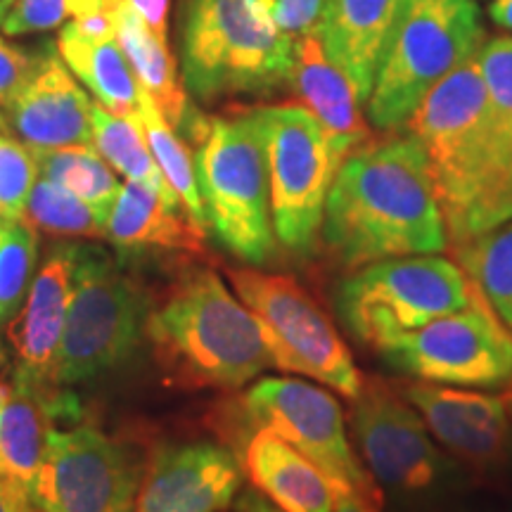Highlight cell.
<instances>
[{
	"mask_svg": "<svg viewBox=\"0 0 512 512\" xmlns=\"http://www.w3.org/2000/svg\"><path fill=\"white\" fill-rule=\"evenodd\" d=\"M325 245L349 271L396 256L444 252L446 221L413 133L370 138L344 159L323 214Z\"/></svg>",
	"mask_w": 512,
	"mask_h": 512,
	"instance_id": "6da1fadb",
	"label": "cell"
},
{
	"mask_svg": "<svg viewBox=\"0 0 512 512\" xmlns=\"http://www.w3.org/2000/svg\"><path fill=\"white\" fill-rule=\"evenodd\" d=\"M406 126L427 155L448 245L512 221V138L491 107L477 55L437 83Z\"/></svg>",
	"mask_w": 512,
	"mask_h": 512,
	"instance_id": "7a4b0ae2",
	"label": "cell"
},
{
	"mask_svg": "<svg viewBox=\"0 0 512 512\" xmlns=\"http://www.w3.org/2000/svg\"><path fill=\"white\" fill-rule=\"evenodd\" d=\"M145 337L164 382L240 389L273 366L264 330L214 268H188L147 313Z\"/></svg>",
	"mask_w": 512,
	"mask_h": 512,
	"instance_id": "3957f363",
	"label": "cell"
},
{
	"mask_svg": "<svg viewBox=\"0 0 512 512\" xmlns=\"http://www.w3.org/2000/svg\"><path fill=\"white\" fill-rule=\"evenodd\" d=\"M183 83L200 100L292 83L294 41L256 0H185Z\"/></svg>",
	"mask_w": 512,
	"mask_h": 512,
	"instance_id": "277c9868",
	"label": "cell"
},
{
	"mask_svg": "<svg viewBox=\"0 0 512 512\" xmlns=\"http://www.w3.org/2000/svg\"><path fill=\"white\" fill-rule=\"evenodd\" d=\"M482 41L475 0H403L366 102L370 126H406L432 88L475 57Z\"/></svg>",
	"mask_w": 512,
	"mask_h": 512,
	"instance_id": "5b68a950",
	"label": "cell"
},
{
	"mask_svg": "<svg viewBox=\"0 0 512 512\" xmlns=\"http://www.w3.org/2000/svg\"><path fill=\"white\" fill-rule=\"evenodd\" d=\"M197 143V183L211 230L240 261L266 264L278 249V238L259 114L252 110L211 119Z\"/></svg>",
	"mask_w": 512,
	"mask_h": 512,
	"instance_id": "8992f818",
	"label": "cell"
},
{
	"mask_svg": "<svg viewBox=\"0 0 512 512\" xmlns=\"http://www.w3.org/2000/svg\"><path fill=\"white\" fill-rule=\"evenodd\" d=\"M475 299L456 261L437 254L396 256L356 268L335 290V309L356 342L380 349Z\"/></svg>",
	"mask_w": 512,
	"mask_h": 512,
	"instance_id": "52a82bcc",
	"label": "cell"
},
{
	"mask_svg": "<svg viewBox=\"0 0 512 512\" xmlns=\"http://www.w3.org/2000/svg\"><path fill=\"white\" fill-rule=\"evenodd\" d=\"M147 313L136 278L102 247L79 245L53 382L72 387L119 368L145 335Z\"/></svg>",
	"mask_w": 512,
	"mask_h": 512,
	"instance_id": "ba28073f",
	"label": "cell"
},
{
	"mask_svg": "<svg viewBox=\"0 0 512 512\" xmlns=\"http://www.w3.org/2000/svg\"><path fill=\"white\" fill-rule=\"evenodd\" d=\"M226 278L264 330L273 366L304 375L347 399L361 392L363 375L328 313L292 275L259 268H226Z\"/></svg>",
	"mask_w": 512,
	"mask_h": 512,
	"instance_id": "9c48e42d",
	"label": "cell"
},
{
	"mask_svg": "<svg viewBox=\"0 0 512 512\" xmlns=\"http://www.w3.org/2000/svg\"><path fill=\"white\" fill-rule=\"evenodd\" d=\"M349 425L363 467L396 503L437 501L458 484V467L434 444L422 415L396 384L363 377Z\"/></svg>",
	"mask_w": 512,
	"mask_h": 512,
	"instance_id": "30bf717a",
	"label": "cell"
},
{
	"mask_svg": "<svg viewBox=\"0 0 512 512\" xmlns=\"http://www.w3.org/2000/svg\"><path fill=\"white\" fill-rule=\"evenodd\" d=\"M256 114L266 138L275 238L287 252L306 256L318 245L325 200L342 162L304 105L259 107Z\"/></svg>",
	"mask_w": 512,
	"mask_h": 512,
	"instance_id": "8fae6325",
	"label": "cell"
},
{
	"mask_svg": "<svg viewBox=\"0 0 512 512\" xmlns=\"http://www.w3.org/2000/svg\"><path fill=\"white\" fill-rule=\"evenodd\" d=\"M240 434L266 427L304 453L328 477L332 491L354 489L384 503L347 434L339 401L302 377H261L240 399ZM247 434V437H249Z\"/></svg>",
	"mask_w": 512,
	"mask_h": 512,
	"instance_id": "7c38bea8",
	"label": "cell"
},
{
	"mask_svg": "<svg viewBox=\"0 0 512 512\" xmlns=\"http://www.w3.org/2000/svg\"><path fill=\"white\" fill-rule=\"evenodd\" d=\"M377 351L420 382L486 392L512 387V332L477 287L470 306L389 339Z\"/></svg>",
	"mask_w": 512,
	"mask_h": 512,
	"instance_id": "4fadbf2b",
	"label": "cell"
},
{
	"mask_svg": "<svg viewBox=\"0 0 512 512\" xmlns=\"http://www.w3.org/2000/svg\"><path fill=\"white\" fill-rule=\"evenodd\" d=\"M147 463L95 425L48 432L31 489L38 512H133Z\"/></svg>",
	"mask_w": 512,
	"mask_h": 512,
	"instance_id": "5bb4252c",
	"label": "cell"
},
{
	"mask_svg": "<svg viewBox=\"0 0 512 512\" xmlns=\"http://www.w3.org/2000/svg\"><path fill=\"white\" fill-rule=\"evenodd\" d=\"M238 453L216 441H181L147 460L133 512H226L242 486Z\"/></svg>",
	"mask_w": 512,
	"mask_h": 512,
	"instance_id": "9a60e30c",
	"label": "cell"
},
{
	"mask_svg": "<svg viewBox=\"0 0 512 512\" xmlns=\"http://www.w3.org/2000/svg\"><path fill=\"white\" fill-rule=\"evenodd\" d=\"M396 387L451 456L475 470H498L508 463L512 420L503 396L420 380Z\"/></svg>",
	"mask_w": 512,
	"mask_h": 512,
	"instance_id": "2e32d148",
	"label": "cell"
},
{
	"mask_svg": "<svg viewBox=\"0 0 512 512\" xmlns=\"http://www.w3.org/2000/svg\"><path fill=\"white\" fill-rule=\"evenodd\" d=\"M79 245H57L34 275L27 299L10 320L8 339L17 356V380L50 387L64 323L74 292ZM57 387V384H55Z\"/></svg>",
	"mask_w": 512,
	"mask_h": 512,
	"instance_id": "e0dca14e",
	"label": "cell"
},
{
	"mask_svg": "<svg viewBox=\"0 0 512 512\" xmlns=\"http://www.w3.org/2000/svg\"><path fill=\"white\" fill-rule=\"evenodd\" d=\"M93 105L53 48L43 50L29 86L3 112L31 150L93 145Z\"/></svg>",
	"mask_w": 512,
	"mask_h": 512,
	"instance_id": "ac0fdd59",
	"label": "cell"
},
{
	"mask_svg": "<svg viewBox=\"0 0 512 512\" xmlns=\"http://www.w3.org/2000/svg\"><path fill=\"white\" fill-rule=\"evenodd\" d=\"M292 86L302 105L323 126L339 162L344 164L351 152L368 143L370 131L361 112L363 102L349 76L325 53L318 34L294 41Z\"/></svg>",
	"mask_w": 512,
	"mask_h": 512,
	"instance_id": "d6986e66",
	"label": "cell"
},
{
	"mask_svg": "<svg viewBox=\"0 0 512 512\" xmlns=\"http://www.w3.org/2000/svg\"><path fill=\"white\" fill-rule=\"evenodd\" d=\"M252 489L283 512H332L335 491L328 477L304 453L259 427L238 451Z\"/></svg>",
	"mask_w": 512,
	"mask_h": 512,
	"instance_id": "ffe728a7",
	"label": "cell"
},
{
	"mask_svg": "<svg viewBox=\"0 0 512 512\" xmlns=\"http://www.w3.org/2000/svg\"><path fill=\"white\" fill-rule=\"evenodd\" d=\"M403 0H332L320 43L366 105Z\"/></svg>",
	"mask_w": 512,
	"mask_h": 512,
	"instance_id": "44dd1931",
	"label": "cell"
},
{
	"mask_svg": "<svg viewBox=\"0 0 512 512\" xmlns=\"http://www.w3.org/2000/svg\"><path fill=\"white\" fill-rule=\"evenodd\" d=\"M114 31H117L121 50L136 72L138 83L155 100L162 117L176 131H185V136L200 140L209 121L192 110L183 76L178 74L176 60L166 48V41L147 29V24L126 0H121L114 8Z\"/></svg>",
	"mask_w": 512,
	"mask_h": 512,
	"instance_id": "7402d4cb",
	"label": "cell"
},
{
	"mask_svg": "<svg viewBox=\"0 0 512 512\" xmlns=\"http://www.w3.org/2000/svg\"><path fill=\"white\" fill-rule=\"evenodd\" d=\"M107 240L119 249H162V252L204 254V228L145 185L126 181L107 216Z\"/></svg>",
	"mask_w": 512,
	"mask_h": 512,
	"instance_id": "603a6c76",
	"label": "cell"
},
{
	"mask_svg": "<svg viewBox=\"0 0 512 512\" xmlns=\"http://www.w3.org/2000/svg\"><path fill=\"white\" fill-rule=\"evenodd\" d=\"M8 406L0 413V479H5L19 496L31 501L38 467L46 453L48 432L53 430L50 387L17 380Z\"/></svg>",
	"mask_w": 512,
	"mask_h": 512,
	"instance_id": "cb8c5ba5",
	"label": "cell"
},
{
	"mask_svg": "<svg viewBox=\"0 0 512 512\" xmlns=\"http://www.w3.org/2000/svg\"><path fill=\"white\" fill-rule=\"evenodd\" d=\"M57 53L105 110L140 114V83L117 36L86 38L67 24L57 38Z\"/></svg>",
	"mask_w": 512,
	"mask_h": 512,
	"instance_id": "d4e9b609",
	"label": "cell"
},
{
	"mask_svg": "<svg viewBox=\"0 0 512 512\" xmlns=\"http://www.w3.org/2000/svg\"><path fill=\"white\" fill-rule=\"evenodd\" d=\"M93 145L105 162L126 176L128 181L159 192L169 202L181 204L178 195L166 183L150 145H147L140 114H114L95 102L93 105ZM183 207V204H181Z\"/></svg>",
	"mask_w": 512,
	"mask_h": 512,
	"instance_id": "484cf974",
	"label": "cell"
},
{
	"mask_svg": "<svg viewBox=\"0 0 512 512\" xmlns=\"http://www.w3.org/2000/svg\"><path fill=\"white\" fill-rule=\"evenodd\" d=\"M34 155L38 174L81 197L107 228V216L117 202L121 183L95 145L34 150Z\"/></svg>",
	"mask_w": 512,
	"mask_h": 512,
	"instance_id": "4316f807",
	"label": "cell"
},
{
	"mask_svg": "<svg viewBox=\"0 0 512 512\" xmlns=\"http://www.w3.org/2000/svg\"><path fill=\"white\" fill-rule=\"evenodd\" d=\"M140 121H143V131L150 145L152 155H155L159 169L181 200L185 214L190 216L197 226L207 230V211L200 195V183H197L195 159H192L190 147L183 143L178 131L169 124L159 112L155 100L150 93L140 86Z\"/></svg>",
	"mask_w": 512,
	"mask_h": 512,
	"instance_id": "83f0119b",
	"label": "cell"
},
{
	"mask_svg": "<svg viewBox=\"0 0 512 512\" xmlns=\"http://www.w3.org/2000/svg\"><path fill=\"white\" fill-rule=\"evenodd\" d=\"M458 266L512 332V221L456 245Z\"/></svg>",
	"mask_w": 512,
	"mask_h": 512,
	"instance_id": "f1b7e54d",
	"label": "cell"
},
{
	"mask_svg": "<svg viewBox=\"0 0 512 512\" xmlns=\"http://www.w3.org/2000/svg\"><path fill=\"white\" fill-rule=\"evenodd\" d=\"M22 219L34 230L57 235V238H107L105 223L81 197L43 176H38L31 188Z\"/></svg>",
	"mask_w": 512,
	"mask_h": 512,
	"instance_id": "f546056e",
	"label": "cell"
},
{
	"mask_svg": "<svg viewBox=\"0 0 512 512\" xmlns=\"http://www.w3.org/2000/svg\"><path fill=\"white\" fill-rule=\"evenodd\" d=\"M38 261L36 230L24 219L0 216V328L22 309Z\"/></svg>",
	"mask_w": 512,
	"mask_h": 512,
	"instance_id": "4dcf8cb0",
	"label": "cell"
},
{
	"mask_svg": "<svg viewBox=\"0 0 512 512\" xmlns=\"http://www.w3.org/2000/svg\"><path fill=\"white\" fill-rule=\"evenodd\" d=\"M36 155L22 140L0 131V216L22 219L31 188L38 181Z\"/></svg>",
	"mask_w": 512,
	"mask_h": 512,
	"instance_id": "1f68e13d",
	"label": "cell"
},
{
	"mask_svg": "<svg viewBox=\"0 0 512 512\" xmlns=\"http://www.w3.org/2000/svg\"><path fill=\"white\" fill-rule=\"evenodd\" d=\"M477 64L491 107L512 138V38L498 36L484 43L477 53Z\"/></svg>",
	"mask_w": 512,
	"mask_h": 512,
	"instance_id": "d6a6232c",
	"label": "cell"
},
{
	"mask_svg": "<svg viewBox=\"0 0 512 512\" xmlns=\"http://www.w3.org/2000/svg\"><path fill=\"white\" fill-rule=\"evenodd\" d=\"M330 3L332 0H268L266 12L275 27L297 41L302 36L320 34Z\"/></svg>",
	"mask_w": 512,
	"mask_h": 512,
	"instance_id": "836d02e7",
	"label": "cell"
},
{
	"mask_svg": "<svg viewBox=\"0 0 512 512\" xmlns=\"http://www.w3.org/2000/svg\"><path fill=\"white\" fill-rule=\"evenodd\" d=\"M67 19V0H17L3 22L5 36H29L62 27Z\"/></svg>",
	"mask_w": 512,
	"mask_h": 512,
	"instance_id": "e575fe53",
	"label": "cell"
},
{
	"mask_svg": "<svg viewBox=\"0 0 512 512\" xmlns=\"http://www.w3.org/2000/svg\"><path fill=\"white\" fill-rule=\"evenodd\" d=\"M38 60H41V53H27L0 38V112L8 110L17 95L29 86Z\"/></svg>",
	"mask_w": 512,
	"mask_h": 512,
	"instance_id": "d590c367",
	"label": "cell"
},
{
	"mask_svg": "<svg viewBox=\"0 0 512 512\" xmlns=\"http://www.w3.org/2000/svg\"><path fill=\"white\" fill-rule=\"evenodd\" d=\"M133 12L143 19L147 29L166 41V19H169V0H126Z\"/></svg>",
	"mask_w": 512,
	"mask_h": 512,
	"instance_id": "8d00e7d4",
	"label": "cell"
},
{
	"mask_svg": "<svg viewBox=\"0 0 512 512\" xmlns=\"http://www.w3.org/2000/svg\"><path fill=\"white\" fill-rule=\"evenodd\" d=\"M382 505L384 503L361 494V491L342 489V491H335V505H332V512H382Z\"/></svg>",
	"mask_w": 512,
	"mask_h": 512,
	"instance_id": "74e56055",
	"label": "cell"
},
{
	"mask_svg": "<svg viewBox=\"0 0 512 512\" xmlns=\"http://www.w3.org/2000/svg\"><path fill=\"white\" fill-rule=\"evenodd\" d=\"M233 508H235V512H283V510L275 508L271 501H266V498L261 496L256 489H247V491H242V494H238Z\"/></svg>",
	"mask_w": 512,
	"mask_h": 512,
	"instance_id": "f35d334b",
	"label": "cell"
},
{
	"mask_svg": "<svg viewBox=\"0 0 512 512\" xmlns=\"http://www.w3.org/2000/svg\"><path fill=\"white\" fill-rule=\"evenodd\" d=\"M0 512H38L34 503L17 494L12 486L0 479Z\"/></svg>",
	"mask_w": 512,
	"mask_h": 512,
	"instance_id": "ab89813d",
	"label": "cell"
},
{
	"mask_svg": "<svg viewBox=\"0 0 512 512\" xmlns=\"http://www.w3.org/2000/svg\"><path fill=\"white\" fill-rule=\"evenodd\" d=\"M489 17L496 27H501L512 34V0H494L489 5Z\"/></svg>",
	"mask_w": 512,
	"mask_h": 512,
	"instance_id": "60d3db41",
	"label": "cell"
},
{
	"mask_svg": "<svg viewBox=\"0 0 512 512\" xmlns=\"http://www.w3.org/2000/svg\"><path fill=\"white\" fill-rule=\"evenodd\" d=\"M392 512H446V510H441L437 501H422V503H394Z\"/></svg>",
	"mask_w": 512,
	"mask_h": 512,
	"instance_id": "b9f144b4",
	"label": "cell"
},
{
	"mask_svg": "<svg viewBox=\"0 0 512 512\" xmlns=\"http://www.w3.org/2000/svg\"><path fill=\"white\" fill-rule=\"evenodd\" d=\"M12 392H15V389H12L8 382H3V380H0V413H3V408L8 406V401H10Z\"/></svg>",
	"mask_w": 512,
	"mask_h": 512,
	"instance_id": "7bdbcfd3",
	"label": "cell"
},
{
	"mask_svg": "<svg viewBox=\"0 0 512 512\" xmlns=\"http://www.w3.org/2000/svg\"><path fill=\"white\" fill-rule=\"evenodd\" d=\"M15 3H17V0H0V29H3V22L8 19L10 10L15 8Z\"/></svg>",
	"mask_w": 512,
	"mask_h": 512,
	"instance_id": "ee69618b",
	"label": "cell"
},
{
	"mask_svg": "<svg viewBox=\"0 0 512 512\" xmlns=\"http://www.w3.org/2000/svg\"><path fill=\"white\" fill-rule=\"evenodd\" d=\"M503 401H505V408H508V415H510V420H512V387L505 389Z\"/></svg>",
	"mask_w": 512,
	"mask_h": 512,
	"instance_id": "f6af8a7d",
	"label": "cell"
},
{
	"mask_svg": "<svg viewBox=\"0 0 512 512\" xmlns=\"http://www.w3.org/2000/svg\"><path fill=\"white\" fill-rule=\"evenodd\" d=\"M8 363V351L3 347V339H0V366H5Z\"/></svg>",
	"mask_w": 512,
	"mask_h": 512,
	"instance_id": "bcb514c9",
	"label": "cell"
},
{
	"mask_svg": "<svg viewBox=\"0 0 512 512\" xmlns=\"http://www.w3.org/2000/svg\"><path fill=\"white\" fill-rule=\"evenodd\" d=\"M105 3H107V5H110V8L114 10V8H117V5L121 3V0H105Z\"/></svg>",
	"mask_w": 512,
	"mask_h": 512,
	"instance_id": "7dc6e473",
	"label": "cell"
},
{
	"mask_svg": "<svg viewBox=\"0 0 512 512\" xmlns=\"http://www.w3.org/2000/svg\"><path fill=\"white\" fill-rule=\"evenodd\" d=\"M5 126H8V124H5V117H3V112H0V131H5Z\"/></svg>",
	"mask_w": 512,
	"mask_h": 512,
	"instance_id": "c3c4849f",
	"label": "cell"
}]
</instances>
